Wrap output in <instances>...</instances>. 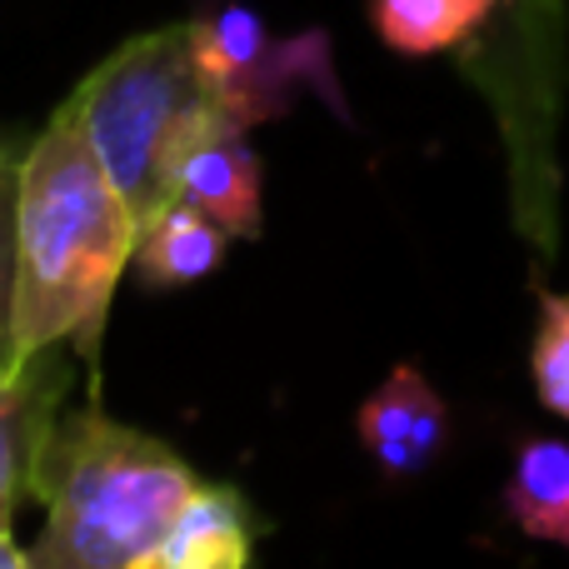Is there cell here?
<instances>
[{
	"label": "cell",
	"instance_id": "cell-1",
	"mask_svg": "<svg viewBox=\"0 0 569 569\" xmlns=\"http://www.w3.org/2000/svg\"><path fill=\"white\" fill-rule=\"evenodd\" d=\"M140 216L100 166L76 106H60L16 160V340L70 345L100 385V335Z\"/></svg>",
	"mask_w": 569,
	"mask_h": 569
},
{
	"label": "cell",
	"instance_id": "cell-2",
	"mask_svg": "<svg viewBox=\"0 0 569 569\" xmlns=\"http://www.w3.org/2000/svg\"><path fill=\"white\" fill-rule=\"evenodd\" d=\"M200 475L166 440L120 425L96 400L66 405L36 465L46 530L36 569H150Z\"/></svg>",
	"mask_w": 569,
	"mask_h": 569
},
{
	"label": "cell",
	"instance_id": "cell-3",
	"mask_svg": "<svg viewBox=\"0 0 569 569\" xmlns=\"http://www.w3.org/2000/svg\"><path fill=\"white\" fill-rule=\"evenodd\" d=\"M70 106L130 210L156 216L170 206L180 150L216 106L196 60V20L130 36L70 90Z\"/></svg>",
	"mask_w": 569,
	"mask_h": 569
},
{
	"label": "cell",
	"instance_id": "cell-4",
	"mask_svg": "<svg viewBox=\"0 0 569 569\" xmlns=\"http://www.w3.org/2000/svg\"><path fill=\"white\" fill-rule=\"evenodd\" d=\"M196 60L210 100L246 130L284 116L305 90L325 96L335 116H345L325 30L276 36L250 6H220L216 16L196 20Z\"/></svg>",
	"mask_w": 569,
	"mask_h": 569
},
{
	"label": "cell",
	"instance_id": "cell-5",
	"mask_svg": "<svg viewBox=\"0 0 569 569\" xmlns=\"http://www.w3.org/2000/svg\"><path fill=\"white\" fill-rule=\"evenodd\" d=\"M70 345H46L0 365V530L30 500L40 450L70 405Z\"/></svg>",
	"mask_w": 569,
	"mask_h": 569
},
{
	"label": "cell",
	"instance_id": "cell-6",
	"mask_svg": "<svg viewBox=\"0 0 569 569\" xmlns=\"http://www.w3.org/2000/svg\"><path fill=\"white\" fill-rule=\"evenodd\" d=\"M170 200L196 206L216 226H226L236 240H256L266 220V176L260 156L250 146V130L230 120L220 106L200 120L190 146L180 150L176 176H170Z\"/></svg>",
	"mask_w": 569,
	"mask_h": 569
},
{
	"label": "cell",
	"instance_id": "cell-7",
	"mask_svg": "<svg viewBox=\"0 0 569 569\" xmlns=\"http://www.w3.org/2000/svg\"><path fill=\"white\" fill-rule=\"evenodd\" d=\"M355 435L390 480H420L450 440V405L420 365L400 360L360 400Z\"/></svg>",
	"mask_w": 569,
	"mask_h": 569
},
{
	"label": "cell",
	"instance_id": "cell-8",
	"mask_svg": "<svg viewBox=\"0 0 569 569\" xmlns=\"http://www.w3.org/2000/svg\"><path fill=\"white\" fill-rule=\"evenodd\" d=\"M256 515L236 485H196L150 569H240L256 555Z\"/></svg>",
	"mask_w": 569,
	"mask_h": 569
},
{
	"label": "cell",
	"instance_id": "cell-9",
	"mask_svg": "<svg viewBox=\"0 0 569 569\" xmlns=\"http://www.w3.org/2000/svg\"><path fill=\"white\" fill-rule=\"evenodd\" d=\"M230 230L216 226L210 216H200L196 206H160L156 216L140 220V236H136V276L146 290H176V284H196L206 280L210 270L226 260L230 246Z\"/></svg>",
	"mask_w": 569,
	"mask_h": 569
},
{
	"label": "cell",
	"instance_id": "cell-10",
	"mask_svg": "<svg viewBox=\"0 0 569 569\" xmlns=\"http://www.w3.org/2000/svg\"><path fill=\"white\" fill-rule=\"evenodd\" d=\"M505 0H370V30L395 56H450L495 26Z\"/></svg>",
	"mask_w": 569,
	"mask_h": 569
},
{
	"label": "cell",
	"instance_id": "cell-11",
	"mask_svg": "<svg viewBox=\"0 0 569 569\" xmlns=\"http://www.w3.org/2000/svg\"><path fill=\"white\" fill-rule=\"evenodd\" d=\"M505 515L530 540L569 550V440L530 435L505 480Z\"/></svg>",
	"mask_w": 569,
	"mask_h": 569
},
{
	"label": "cell",
	"instance_id": "cell-12",
	"mask_svg": "<svg viewBox=\"0 0 569 569\" xmlns=\"http://www.w3.org/2000/svg\"><path fill=\"white\" fill-rule=\"evenodd\" d=\"M530 375H535V395H540L545 410L569 420V295L560 290H540Z\"/></svg>",
	"mask_w": 569,
	"mask_h": 569
},
{
	"label": "cell",
	"instance_id": "cell-13",
	"mask_svg": "<svg viewBox=\"0 0 569 569\" xmlns=\"http://www.w3.org/2000/svg\"><path fill=\"white\" fill-rule=\"evenodd\" d=\"M16 360V166H10L0 170V365Z\"/></svg>",
	"mask_w": 569,
	"mask_h": 569
},
{
	"label": "cell",
	"instance_id": "cell-14",
	"mask_svg": "<svg viewBox=\"0 0 569 569\" xmlns=\"http://www.w3.org/2000/svg\"><path fill=\"white\" fill-rule=\"evenodd\" d=\"M0 569H36L30 565V550H20L10 530H0Z\"/></svg>",
	"mask_w": 569,
	"mask_h": 569
},
{
	"label": "cell",
	"instance_id": "cell-15",
	"mask_svg": "<svg viewBox=\"0 0 569 569\" xmlns=\"http://www.w3.org/2000/svg\"><path fill=\"white\" fill-rule=\"evenodd\" d=\"M520 10H535L545 26H555V20H560V0H520Z\"/></svg>",
	"mask_w": 569,
	"mask_h": 569
},
{
	"label": "cell",
	"instance_id": "cell-16",
	"mask_svg": "<svg viewBox=\"0 0 569 569\" xmlns=\"http://www.w3.org/2000/svg\"><path fill=\"white\" fill-rule=\"evenodd\" d=\"M10 166H16V156H10V146L0 140V170H10Z\"/></svg>",
	"mask_w": 569,
	"mask_h": 569
}]
</instances>
